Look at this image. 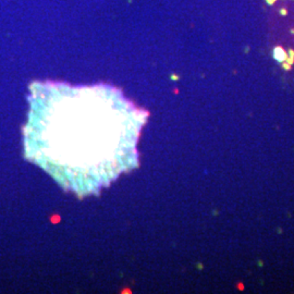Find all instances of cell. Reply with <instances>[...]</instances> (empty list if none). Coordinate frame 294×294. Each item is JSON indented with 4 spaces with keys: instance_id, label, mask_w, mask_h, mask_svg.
<instances>
[{
    "instance_id": "obj_4",
    "label": "cell",
    "mask_w": 294,
    "mask_h": 294,
    "mask_svg": "<svg viewBox=\"0 0 294 294\" xmlns=\"http://www.w3.org/2000/svg\"><path fill=\"white\" fill-rule=\"evenodd\" d=\"M282 67H283V69H286V71H289V70L291 69V67H292V65L289 64L286 61H283V62H282Z\"/></svg>"
},
{
    "instance_id": "obj_2",
    "label": "cell",
    "mask_w": 294,
    "mask_h": 294,
    "mask_svg": "<svg viewBox=\"0 0 294 294\" xmlns=\"http://www.w3.org/2000/svg\"><path fill=\"white\" fill-rule=\"evenodd\" d=\"M286 58H288V52L283 49L282 47L280 46H277V47L273 49V59L278 62H283V61L286 60Z\"/></svg>"
},
{
    "instance_id": "obj_3",
    "label": "cell",
    "mask_w": 294,
    "mask_h": 294,
    "mask_svg": "<svg viewBox=\"0 0 294 294\" xmlns=\"http://www.w3.org/2000/svg\"><path fill=\"white\" fill-rule=\"evenodd\" d=\"M286 62L289 63V64H293L294 63V50H292V49H290L289 50V55H288V58H286Z\"/></svg>"
},
{
    "instance_id": "obj_5",
    "label": "cell",
    "mask_w": 294,
    "mask_h": 294,
    "mask_svg": "<svg viewBox=\"0 0 294 294\" xmlns=\"http://www.w3.org/2000/svg\"><path fill=\"white\" fill-rule=\"evenodd\" d=\"M238 289L240 291H243V290H244V284H243V283H239V284H238Z\"/></svg>"
},
{
    "instance_id": "obj_1",
    "label": "cell",
    "mask_w": 294,
    "mask_h": 294,
    "mask_svg": "<svg viewBox=\"0 0 294 294\" xmlns=\"http://www.w3.org/2000/svg\"><path fill=\"white\" fill-rule=\"evenodd\" d=\"M26 157L64 190L97 195L139 166L137 141L148 118L107 84L31 85Z\"/></svg>"
},
{
    "instance_id": "obj_6",
    "label": "cell",
    "mask_w": 294,
    "mask_h": 294,
    "mask_svg": "<svg viewBox=\"0 0 294 294\" xmlns=\"http://www.w3.org/2000/svg\"><path fill=\"white\" fill-rule=\"evenodd\" d=\"M266 1H267L269 4H273V3H275V1H276V0H266Z\"/></svg>"
}]
</instances>
